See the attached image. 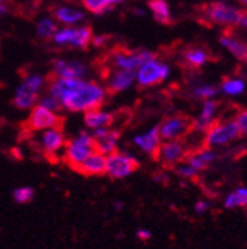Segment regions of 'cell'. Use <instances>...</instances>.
Listing matches in <instances>:
<instances>
[{
	"label": "cell",
	"instance_id": "38",
	"mask_svg": "<svg viewBox=\"0 0 247 249\" xmlns=\"http://www.w3.org/2000/svg\"><path fill=\"white\" fill-rule=\"evenodd\" d=\"M237 27H238V28L247 30V11H243V12H241L240 19H238V22H237Z\"/></svg>",
	"mask_w": 247,
	"mask_h": 249
},
{
	"label": "cell",
	"instance_id": "18",
	"mask_svg": "<svg viewBox=\"0 0 247 249\" xmlns=\"http://www.w3.org/2000/svg\"><path fill=\"white\" fill-rule=\"evenodd\" d=\"M133 142L136 147H139L144 153H147L151 158L157 159V154L162 145V138L159 134V126H154L151 128L147 134L142 135H136L133 138Z\"/></svg>",
	"mask_w": 247,
	"mask_h": 249
},
{
	"label": "cell",
	"instance_id": "6",
	"mask_svg": "<svg viewBox=\"0 0 247 249\" xmlns=\"http://www.w3.org/2000/svg\"><path fill=\"white\" fill-rule=\"evenodd\" d=\"M94 39V31L89 25H82V27H66L56 30V33L52 36V40L58 46H74L79 49H87Z\"/></svg>",
	"mask_w": 247,
	"mask_h": 249
},
{
	"label": "cell",
	"instance_id": "10",
	"mask_svg": "<svg viewBox=\"0 0 247 249\" xmlns=\"http://www.w3.org/2000/svg\"><path fill=\"white\" fill-rule=\"evenodd\" d=\"M139 168V162L133 156L121 151H114L107 156L105 163V175H108L111 179H123L129 175H132Z\"/></svg>",
	"mask_w": 247,
	"mask_h": 249
},
{
	"label": "cell",
	"instance_id": "32",
	"mask_svg": "<svg viewBox=\"0 0 247 249\" xmlns=\"http://www.w3.org/2000/svg\"><path fill=\"white\" fill-rule=\"evenodd\" d=\"M37 101H39V106H42V107H45V108H48L50 111L58 113V111L63 110V104H61L53 95H50V93L46 97H43V98H40V100H37Z\"/></svg>",
	"mask_w": 247,
	"mask_h": 249
},
{
	"label": "cell",
	"instance_id": "30",
	"mask_svg": "<svg viewBox=\"0 0 247 249\" xmlns=\"http://www.w3.org/2000/svg\"><path fill=\"white\" fill-rule=\"evenodd\" d=\"M218 95V88L210 83H203L198 85L193 89V97L194 98H201V100H207V98H214Z\"/></svg>",
	"mask_w": 247,
	"mask_h": 249
},
{
	"label": "cell",
	"instance_id": "22",
	"mask_svg": "<svg viewBox=\"0 0 247 249\" xmlns=\"http://www.w3.org/2000/svg\"><path fill=\"white\" fill-rule=\"evenodd\" d=\"M219 43L224 49H227L234 58L237 59H243L247 51V43L243 42L241 39L235 37L231 33H225L219 37Z\"/></svg>",
	"mask_w": 247,
	"mask_h": 249
},
{
	"label": "cell",
	"instance_id": "40",
	"mask_svg": "<svg viewBox=\"0 0 247 249\" xmlns=\"http://www.w3.org/2000/svg\"><path fill=\"white\" fill-rule=\"evenodd\" d=\"M6 12H8V9L5 8V5H3V3H0V17L5 15Z\"/></svg>",
	"mask_w": 247,
	"mask_h": 249
},
{
	"label": "cell",
	"instance_id": "25",
	"mask_svg": "<svg viewBox=\"0 0 247 249\" xmlns=\"http://www.w3.org/2000/svg\"><path fill=\"white\" fill-rule=\"evenodd\" d=\"M183 61L191 69H200L207 64L209 53L203 48H188L183 52Z\"/></svg>",
	"mask_w": 247,
	"mask_h": 249
},
{
	"label": "cell",
	"instance_id": "20",
	"mask_svg": "<svg viewBox=\"0 0 247 249\" xmlns=\"http://www.w3.org/2000/svg\"><path fill=\"white\" fill-rule=\"evenodd\" d=\"M135 74H136V71H132V70H117V71H114L107 82V92L110 93V95H115V93H118V92L126 90L133 83Z\"/></svg>",
	"mask_w": 247,
	"mask_h": 249
},
{
	"label": "cell",
	"instance_id": "11",
	"mask_svg": "<svg viewBox=\"0 0 247 249\" xmlns=\"http://www.w3.org/2000/svg\"><path fill=\"white\" fill-rule=\"evenodd\" d=\"M191 119L185 114H173L166 117L159 124V134L160 138L165 141L169 140H181L191 132Z\"/></svg>",
	"mask_w": 247,
	"mask_h": 249
},
{
	"label": "cell",
	"instance_id": "21",
	"mask_svg": "<svg viewBox=\"0 0 247 249\" xmlns=\"http://www.w3.org/2000/svg\"><path fill=\"white\" fill-rule=\"evenodd\" d=\"M115 123V114L107 113L99 108L84 111V124L90 129L97 128H111Z\"/></svg>",
	"mask_w": 247,
	"mask_h": 249
},
{
	"label": "cell",
	"instance_id": "43",
	"mask_svg": "<svg viewBox=\"0 0 247 249\" xmlns=\"http://www.w3.org/2000/svg\"><path fill=\"white\" fill-rule=\"evenodd\" d=\"M238 3H240L241 6H246V8H247V0H238Z\"/></svg>",
	"mask_w": 247,
	"mask_h": 249
},
{
	"label": "cell",
	"instance_id": "31",
	"mask_svg": "<svg viewBox=\"0 0 247 249\" xmlns=\"http://www.w3.org/2000/svg\"><path fill=\"white\" fill-rule=\"evenodd\" d=\"M12 199L19 205H27L30 202H33L34 190L32 187H18V189L12 192Z\"/></svg>",
	"mask_w": 247,
	"mask_h": 249
},
{
	"label": "cell",
	"instance_id": "1",
	"mask_svg": "<svg viewBox=\"0 0 247 249\" xmlns=\"http://www.w3.org/2000/svg\"><path fill=\"white\" fill-rule=\"evenodd\" d=\"M107 90L95 83V82H84L82 83L63 100V107L71 111H89L101 108V106L105 103Z\"/></svg>",
	"mask_w": 247,
	"mask_h": 249
},
{
	"label": "cell",
	"instance_id": "3",
	"mask_svg": "<svg viewBox=\"0 0 247 249\" xmlns=\"http://www.w3.org/2000/svg\"><path fill=\"white\" fill-rule=\"evenodd\" d=\"M152 58H156V53L151 51H145V49L132 51V49H125V48H115L110 52L108 61H105V64L108 67L113 66L117 70L136 71L144 62Z\"/></svg>",
	"mask_w": 247,
	"mask_h": 249
},
{
	"label": "cell",
	"instance_id": "24",
	"mask_svg": "<svg viewBox=\"0 0 247 249\" xmlns=\"http://www.w3.org/2000/svg\"><path fill=\"white\" fill-rule=\"evenodd\" d=\"M52 14L56 18V21H59L61 24H67V25L79 24L84 19L83 12L74 8H68V6H55L52 9Z\"/></svg>",
	"mask_w": 247,
	"mask_h": 249
},
{
	"label": "cell",
	"instance_id": "2",
	"mask_svg": "<svg viewBox=\"0 0 247 249\" xmlns=\"http://www.w3.org/2000/svg\"><path fill=\"white\" fill-rule=\"evenodd\" d=\"M241 9L225 0H214L203 8V18L209 24L221 27H237L241 15Z\"/></svg>",
	"mask_w": 247,
	"mask_h": 249
},
{
	"label": "cell",
	"instance_id": "15",
	"mask_svg": "<svg viewBox=\"0 0 247 249\" xmlns=\"http://www.w3.org/2000/svg\"><path fill=\"white\" fill-rule=\"evenodd\" d=\"M64 145H66V138H64L63 128L45 129V132L39 140V150H42L43 154L48 156V158L55 156Z\"/></svg>",
	"mask_w": 247,
	"mask_h": 249
},
{
	"label": "cell",
	"instance_id": "34",
	"mask_svg": "<svg viewBox=\"0 0 247 249\" xmlns=\"http://www.w3.org/2000/svg\"><path fill=\"white\" fill-rule=\"evenodd\" d=\"M176 174L179 175V177H182V178H188V179H191V178H196L197 177V171L194 169V168H191L188 163H183V165H176Z\"/></svg>",
	"mask_w": 247,
	"mask_h": 249
},
{
	"label": "cell",
	"instance_id": "26",
	"mask_svg": "<svg viewBox=\"0 0 247 249\" xmlns=\"http://www.w3.org/2000/svg\"><path fill=\"white\" fill-rule=\"evenodd\" d=\"M246 90V82L241 77H228L221 85V92L228 97H238Z\"/></svg>",
	"mask_w": 247,
	"mask_h": 249
},
{
	"label": "cell",
	"instance_id": "27",
	"mask_svg": "<svg viewBox=\"0 0 247 249\" xmlns=\"http://www.w3.org/2000/svg\"><path fill=\"white\" fill-rule=\"evenodd\" d=\"M80 3L84 6L86 11L95 15H104L110 11H113L114 5L111 0H80Z\"/></svg>",
	"mask_w": 247,
	"mask_h": 249
},
{
	"label": "cell",
	"instance_id": "7",
	"mask_svg": "<svg viewBox=\"0 0 247 249\" xmlns=\"http://www.w3.org/2000/svg\"><path fill=\"white\" fill-rule=\"evenodd\" d=\"M64 117H61L58 113L50 111L42 106H34L30 113L28 119L24 123V132H39L50 128H63Z\"/></svg>",
	"mask_w": 247,
	"mask_h": 249
},
{
	"label": "cell",
	"instance_id": "16",
	"mask_svg": "<svg viewBox=\"0 0 247 249\" xmlns=\"http://www.w3.org/2000/svg\"><path fill=\"white\" fill-rule=\"evenodd\" d=\"M87 69L80 61H68V59H55L52 74L53 77H64V79H82L86 74Z\"/></svg>",
	"mask_w": 247,
	"mask_h": 249
},
{
	"label": "cell",
	"instance_id": "12",
	"mask_svg": "<svg viewBox=\"0 0 247 249\" xmlns=\"http://www.w3.org/2000/svg\"><path fill=\"white\" fill-rule=\"evenodd\" d=\"M90 135L94 138L95 151L108 156L117 150V142L120 140L121 132L118 129H111V128H97Z\"/></svg>",
	"mask_w": 247,
	"mask_h": 249
},
{
	"label": "cell",
	"instance_id": "42",
	"mask_svg": "<svg viewBox=\"0 0 247 249\" xmlns=\"http://www.w3.org/2000/svg\"><path fill=\"white\" fill-rule=\"evenodd\" d=\"M123 2H125V0H111V3L115 6V5H118V3H123Z\"/></svg>",
	"mask_w": 247,
	"mask_h": 249
},
{
	"label": "cell",
	"instance_id": "33",
	"mask_svg": "<svg viewBox=\"0 0 247 249\" xmlns=\"http://www.w3.org/2000/svg\"><path fill=\"white\" fill-rule=\"evenodd\" d=\"M237 126H238V131H240V135H244L247 137V108L246 110H240L235 117H234Z\"/></svg>",
	"mask_w": 247,
	"mask_h": 249
},
{
	"label": "cell",
	"instance_id": "17",
	"mask_svg": "<svg viewBox=\"0 0 247 249\" xmlns=\"http://www.w3.org/2000/svg\"><path fill=\"white\" fill-rule=\"evenodd\" d=\"M105 163H107V156L98 151H94L92 154H89L74 171L86 177H101V175H105Z\"/></svg>",
	"mask_w": 247,
	"mask_h": 249
},
{
	"label": "cell",
	"instance_id": "19",
	"mask_svg": "<svg viewBox=\"0 0 247 249\" xmlns=\"http://www.w3.org/2000/svg\"><path fill=\"white\" fill-rule=\"evenodd\" d=\"M218 158V154L216 151L210 147H204V148H200L188 156H185V163H188L191 168H194L197 172L200 171H204L207 169L214 160Z\"/></svg>",
	"mask_w": 247,
	"mask_h": 249
},
{
	"label": "cell",
	"instance_id": "5",
	"mask_svg": "<svg viewBox=\"0 0 247 249\" xmlns=\"http://www.w3.org/2000/svg\"><path fill=\"white\" fill-rule=\"evenodd\" d=\"M64 151V162L71 168L76 169L89 154L95 151L94 138L87 132H80L76 138L66 142Z\"/></svg>",
	"mask_w": 247,
	"mask_h": 249
},
{
	"label": "cell",
	"instance_id": "44",
	"mask_svg": "<svg viewBox=\"0 0 247 249\" xmlns=\"http://www.w3.org/2000/svg\"><path fill=\"white\" fill-rule=\"evenodd\" d=\"M244 61H246V64H247V51H246V55H244V58H243Z\"/></svg>",
	"mask_w": 247,
	"mask_h": 249
},
{
	"label": "cell",
	"instance_id": "35",
	"mask_svg": "<svg viewBox=\"0 0 247 249\" xmlns=\"http://www.w3.org/2000/svg\"><path fill=\"white\" fill-rule=\"evenodd\" d=\"M136 237H138L139 240H149V239L152 237V233H151L148 229L141 227V229L136 230Z\"/></svg>",
	"mask_w": 247,
	"mask_h": 249
},
{
	"label": "cell",
	"instance_id": "14",
	"mask_svg": "<svg viewBox=\"0 0 247 249\" xmlns=\"http://www.w3.org/2000/svg\"><path fill=\"white\" fill-rule=\"evenodd\" d=\"M218 108H219V103L214 98L204 100L198 116L191 122V131L206 132L210 128V124L214 122V116L218 113Z\"/></svg>",
	"mask_w": 247,
	"mask_h": 249
},
{
	"label": "cell",
	"instance_id": "9",
	"mask_svg": "<svg viewBox=\"0 0 247 249\" xmlns=\"http://www.w3.org/2000/svg\"><path fill=\"white\" fill-rule=\"evenodd\" d=\"M43 77L39 74H30L27 76L21 86L16 89L15 98H14V106L19 110L32 108L36 106L39 100V92L43 88Z\"/></svg>",
	"mask_w": 247,
	"mask_h": 249
},
{
	"label": "cell",
	"instance_id": "4",
	"mask_svg": "<svg viewBox=\"0 0 247 249\" xmlns=\"http://www.w3.org/2000/svg\"><path fill=\"white\" fill-rule=\"evenodd\" d=\"M240 137V131L234 119L213 122L204 135V145L210 148L225 147Z\"/></svg>",
	"mask_w": 247,
	"mask_h": 249
},
{
	"label": "cell",
	"instance_id": "37",
	"mask_svg": "<svg viewBox=\"0 0 247 249\" xmlns=\"http://www.w3.org/2000/svg\"><path fill=\"white\" fill-rule=\"evenodd\" d=\"M209 203L206 202V200H198L197 203H196V206H194V211L197 212V213H204L206 211H209Z\"/></svg>",
	"mask_w": 247,
	"mask_h": 249
},
{
	"label": "cell",
	"instance_id": "36",
	"mask_svg": "<svg viewBox=\"0 0 247 249\" xmlns=\"http://www.w3.org/2000/svg\"><path fill=\"white\" fill-rule=\"evenodd\" d=\"M108 40H110L108 36H98V37L94 36V39H92V43H94V46H97V48H104L108 43Z\"/></svg>",
	"mask_w": 247,
	"mask_h": 249
},
{
	"label": "cell",
	"instance_id": "45",
	"mask_svg": "<svg viewBox=\"0 0 247 249\" xmlns=\"http://www.w3.org/2000/svg\"><path fill=\"white\" fill-rule=\"evenodd\" d=\"M6 2V0H0V3H5Z\"/></svg>",
	"mask_w": 247,
	"mask_h": 249
},
{
	"label": "cell",
	"instance_id": "29",
	"mask_svg": "<svg viewBox=\"0 0 247 249\" xmlns=\"http://www.w3.org/2000/svg\"><path fill=\"white\" fill-rule=\"evenodd\" d=\"M56 22L52 18H43L37 24V36L40 39H52V36L56 33Z\"/></svg>",
	"mask_w": 247,
	"mask_h": 249
},
{
	"label": "cell",
	"instance_id": "23",
	"mask_svg": "<svg viewBox=\"0 0 247 249\" xmlns=\"http://www.w3.org/2000/svg\"><path fill=\"white\" fill-rule=\"evenodd\" d=\"M148 8L157 22L169 25L172 22V11L166 0H148Z\"/></svg>",
	"mask_w": 247,
	"mask_h": 249
},
{
	"label": "cell",
	"instance_id": "39",
	"mask_svg": "<svg viewBox=\"0 0 247 249\" xmlns=\"http://www.w3.org/2000/svg\"><path fill=\"white\" fill-rule=\"evenodd\" d=\"M154 179H156V181H165V179H167V177L160 174V175H154Z\"/></svg>",
	"mask_w": 247,
	"mask_h": 249
},
{
	"label": "cell",
	"instance_id": "28",
	"mask_svg": "<svg viewBox=\"0 0 247 249\" xmlns=\"http://www.w3.org/2000/svg\"><path fill=\"white\" fill-rule=\"evenodd\" d=\"M247 206V187H238L232 193L225 197V208L227 209H237Z\"/></svg>",
	"mask_w": 247,
	"mask_h": 249
},
{
	"label": "cell",
	"instance_id": "46",
	"mask_svg": "<svg viewBox=\"0 0 247 249\" xmlns=\"http://www.w3.org/2000/svg\"><path fill=\"white\" fill-rule=\"evenodd\" d=\"M225 2H231V0H225Z\"/></svg>",
	"mask_w": 247,
	"mask_h": 249
},
{
	"label": "cell",
	"instance_id": "41",
	"mask_svg": "<svg viewBox=\"0 0 247 249\" xmlns=\"http://www.w3.org/2000/svg\"><path fill=\"white\" fill-rule=\"evenodd\" d=\"M114 208H115V211H120V209L123 208V203H120V202H115V203H114Z\"/></svg>",
	"mask_w": 247,
	"mask_h": 249
},
{
	"label": "cell",
	"instance_id": "8",
	"mask_svg": "<svg viewBox=\"0 0 247 249\" xmlns=\"http://www.w3.org/2000/svg\"><path fill=\"white\" fill-rule=\"evenodd\" d=\"M170 74V67L166 64V62L152 58L136 70L135 79L138 82V85L141 88H148V86H154L159 85L162 82H165Z\"/></svg>",
	"mask_w": 247,
	"mask_h": 249
},
{
	"label": "cell",
	"instance_id": "13",
	"mask_svg": "<svg viewBox=\"0 0 247 249\" xmlns=\"http://www.w3.org/2000/svg\"><path fill=\"white\" fill-rule=\"evenodd\" d=\"M187 156V148L181 140H169L160 145L157 159L165 166H176Z\"/></svg>",
	"mask_w": 247,
	"mask_h": 249
}]
</instances>
